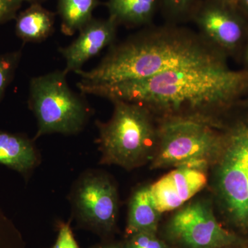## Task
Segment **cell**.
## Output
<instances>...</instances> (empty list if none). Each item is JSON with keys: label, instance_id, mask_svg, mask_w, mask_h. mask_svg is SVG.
<instances>
[{"label": "cell", "instance_id": "obj_1", "mask_svg": "<svg viewBox=\"0 0 248 248\" xmlns=\"http://www.w3.org/2000/svg\"><path fill=\"white\" fill-rule=\"evenodd\" d=\"M81 93L111 102L135 103L156 119L176 116H211L248 88V71L223 66L172 70L144 79L112 84L79 82Z\"/></svg>", "mask_w": 248, "mask_h": 248}, {"label": "cell", "instance_id": "obj_2", "mask_svg": "<svg viewBox=\"0 0 248 248\" xmlns=\"http://www.w3.org/2000/svg\"><path fill=\"white\" fill-rule=\"evenodd\" d=\"M223 65V54L198 32L169 23L114 43L95 68L76 73L83 84H112L172 70Z\"/></svg>", "mask_w": 248, "mask_h": 248}, {"label": "cell", "instance_id": "obj_3", "mask_svg": "<svg viewBox=\"0 0 248 248\" xmlns=\"http://www.w3.org/2000/svg\"><path fill=\"white\" fill-rule=\"evenodd\" d=\"M156 120L157 142L151 169L190 166L207 170L215 164L224 141L216 117L176 116Z\"/></svg>", "mask_w": 248, "mask_h": 248}, {"label": "cell", "instance_id": "obj_4", "mask_svg": "<svg viewBox=\"0 0 248 248\" xmlns=\"http://www.w3.org/2000/svg\"><path fill=\"white\" fill-rule=\"evenodd\" d=\"M112 102L114 110L110 120L97 122L101 164L132 170L151 161L157 142L156 117L140 104Z\"/></svg>", "mask_w": 248, "mask_h": 248}, {"label": "cell", "instance_id": "obj_5", "mask_svg": "<svg viewBox=\"0 0 248 248\" xmlns=\"http://www.w3.org/2000/svg\"><path fill=\"white\" fill-rule=\"evenodd\" d=\"M66 75L53 71L31 79L29 103L37 121L36 139L46 134H76L87 122L89 108L70 89Z\"/></svg>", "mask_w": 248, "mask_h": 248}, {"label": "cell", "instance_id": "obj_6", "mask_svg": "<svg viewBox=\"0 0 248 248\" xmlns=\"http://www.w3.org/2000/svg\"><path fill=\"white\" fill-rule=\"evenodd\" d=\"M214 189L235 224L248 227V123L241 122L224 133L223 148L213 165Z\"/></svg>", "mask_w": 248, "mask_h": 248}, {"label": "cell", "instance_id": "obj_7", "mask_svg": "<svg viewBox=\"0 0 248 248\" xmlns=\"http://www.w3.org/2000/svg\"><path fill=\"white\" fill-rule=\"evenodd\" d=\"M164 232L168 241L179 248H226L237 241L217 221L211 204L203 200L178 209Z\"/></svg>", "mask_w": 248, "mask_h": 248}, {"label": "cell", "instance_id": "obj_8", "mask_svg": "<svg viewBox=\"0 0 248 248\" xmlns=\"http://www.w3.org/2000/svg\"><path fill=\"white\" fill-rule=\"evenodd\" d=\"M73 202L77 217L82 224L100 233L110 232L119 210L118 192L110 177L89 172L80 178Z\"/></svg>", "mask_w": 248, "mask_h": 248}, {"label": "cell", "instance_id": "obj_9", "mask_svg": "<svg viewBox=\"0 0 248 248\" xmlns=\"http://www.w3.org/2000/svg\"><path fill=\"white\" fill-rule=\"evenodd\" d=\"M234 9L218 0H199L189 17L203 38L222 54L237 48L244 36V21Z\"/></svg>", "mask_w": 248, "mask_h": 248}, {"label": "cell", "instance_id": "obj_10", "mask_svg": "<svg viewBox=\"0 0 248 248\" xmlns=\"http://www.w3.org/2000/svg\"><path fill=\"white\" fill-rule=\"evenodd\" d=\"M207 183L206 170L180 166L160 178L149 188L155 207L163 214L182 208Z\"/></svg>", "mask_w": 248, "mask_h": 248}, {"label": "cell", "instance_id": "obj_11", "mask_svg": "<svg viewBox=\"0 0 248 248\" xmlns=\"http://www.w3.org/2000/svg\"><path fill=\"white\" fill-rule=\"evenodd\" d=\"M117 23L110 17L93 19L79 31V36L73 43L60 52L66 60V73L81 71L83 65L107 46L115 42Z\"/></svg>", "mask_w": 248, "mask_h": 248}, {"label": "cell", "instance_id": "obj_12", "mask_svg": "<svg viewBox=\"0 0 248 248\" xmlns=\"http://www.w3.org/2000/svg\"><path fill=\"white\" fill-rule=\"evenodd\" d=\"M161 215L152 200L149 186L140 187L129 203L127 236L141 232L156 233Z\"/></svg>", "mask_w": 248, "mask_h": 248}, {"label": "cell", "instance_id": "obj_13", "mask_svg": "<svg viewBox=\"0 0 248 248\" xmlns=\"http://www.w3.org/2000/svg\"><path fill=\"white\" fill-rule=\"evenodd\" d=\"M37 161L35 148L30 140L0 130V164L17 172L27 173Z\"/></svg>", "mask_w": 248, "mask_h": 248}, {"label": "cell", "instance_id": "obj_14", "mask_svg": "<svg viewBox=\"0 0 248 248\" xmlns=\"http://www.w3.org/2000/svg\"><path fill=\"white\" fill-rule=\"evenodd\" d=\"M54 24L53 13L39 4H32L16 17V33L24 42H41L53 32Z\"/></svg>", "mask_w": 248, "mask_h": 248}, {"label": "cell", "instance_id": "obj_15", "mask_svg": "<svg viewBox=\"0 0 248 248\" xmlns=\"http://www.w3.org/2000/svg\"><path fill=\"white\" fill-rule=\"evenodd\" d=\"M107 6L109 17L117 25L140 27L151 24L159 3V0H108Z\"/></svg>", "mask_w": 248, "mask_h": 248}, {"label": "cell", "instance_id": "obj_16", "mask_svg": "<svg viewBox=\"0 0 248 248\" xmlns=\"http://www.w3.org/2000/svg\"><path fill=\"white\" fill-rule=\"evenodd\" d=\"M98 0H58V13L62 19V31L73 35L93 19Z\"/></svg>", "mask_w": 248, "mask_h": 248}, {"label": "cell", "instance_id": "obj_17", "mask_svg": "<svg viewBox=\"0 0 248 248\" xmlns=\"http://www.w3.org/2000/svg\"><path fill=\"white\" fill-rule=\"evenodd\" d=\"M199 0H159V7L170 23L189 19Z\"/></svg>", "mask_w": 248, "mask_h": 248}, {"label": "cell", "instance_id": "obj_18", "mask_svg": "<svg viewBox=\"0 0 248 248\" xmlns=\"http://www.w3.org/2000/svg\"><path fill=\"white\" fill-rule=\"evenodd\" d=\"M21 57L20 50L0 55V102L14 78Z\"/></svg>", "mask_w": 248, "mask_h": 248}, {"label": "cell", "instance_id": "obj_19", "mask_svg": "<svg viewBox=\"0 0 248 248\" xmlns=\"http://www.w3.org/2000/svg\"><path fill=\"white\" fill-rule=\"evenodd\" d=\"M0 248H24L20 233L0 208Z\"/></svg>", "mask_w": 248, "mask_h": 248}, {"label": "cell", "instance_id": "obj_20", "mask_svg": "<svg viewBox=\"0 0 248 248\" xmlns=\"http://www.w3.org/2000/svg\"><path fill=\"white\" fill-rule=\"evenodd\" d=\"M122 248H169L166 243L157 237L156 233H135L127 236Z\"/></svg>", "mask_w": 248, "mask_h": 248}, {"label": "cell", "instance_id": "obj_21", "mask_svg": "<svg viewBox=\"0 0 248 248\" xmlns=\"http://www.w3.org/2000/svg\"><path fill=\"white\" fill-rule=\"evenodd\" d=\"M53 248H80L68 223H62Z\"/></svg>", "mask_w": 248, "mask_h": 248}, {"label": "cell", "instance_id": "obj_22", "mask_svg": "<svg viewBox=\"0 0 248 248\" xmlns=\"http://www.w3.org/2000/svg\"><path fill=\"white\" fill-rule=\"evenodd\" d=\"M23 1L24 0H0V24L16 18Z\"/></svg>", "mask_w": 248, "mask_h": 248}, {"label": "cell", "instance_id": "obj_23", "mask_svg": "<svg viewBox=\"0 0 248 248\" xmlns=\"http://www.w3.org/2000/svg\"><path fill=\"white\" fill-rule=\"evenodd\" d=\"M236 5H239L242 11L248 14V0H239Z\"/></svg>", "mask_w": 248, "mask_h": 248}, {"label": "cell", "instance_id": "obj_24", "mask_svg": "<svg viewBox=\"0 0 248 248\" xmlns=\"http://www.w3.org/2000/svg\"><path fill=\"white\" fill-rule=\"evenodd\" d=\"M94 248H122V246L115 244H103L96 246Z\"/></svg>", "mask_w": 248, "mask_h": 248}, {"label": "cell", "instance_id": "obj_25", "mask_svg": "<svg viewBox=\"0 0 248 248\" xmlns=\"http://www.w3.org/2000/svg\"><path fill=\"white\" fill-rule=\"evenodd\" d=\"M218 1H221V2L225 3V4L231 5V6H236L239 0H218Z\"/></svg>", "mask_w": 248, "mask_h": 248}, {"label": "cell", "instance_id": "obj_26", "mask_svg": "<svg viewBox=\"0 0 248 248\" xmlns=\"http://www.w3.org/2000/svg\"><path fill=\"white\" fill-rule=\"evenodd\" d=\"M24 1H29L31 4H38L40 1H44V0H24Z\"/></svg>", "mask_w": 248, "mask_h": 248}, {"label": "cell", "instance_id": "obj_27", "mask_svg": "<svg viewBox=\"0 0 248 248\" xmlns=\"http://www.w3.org/2000/svg\"><path fill=\"white\" fill-rule=\"evenodd\" d=\"M246 62H247V63H248V46L247 50H246Z\"/></svg>", "mask_w": 248, "mask_h": 248}]
</instances>
